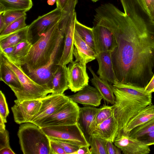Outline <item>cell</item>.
Instances as JSON below:
<instances>
[{
  "mask_svg": "<svg viewBox=\"0 0 154 154\" xmlns=\"http://www.w3.org/2000/svg\"><path fill=\"white\" fill-rule=\"evenodd\" d=\"M32 45V43L29 40L19 43L14 46L13 53L9 57L16 64L22 66H24L26 58Z\"/></svg>",
  "mask_w": 154,
  "mask_h": 154,
  "instance_id": "obj_26",
  "label": "cell"
},
{
  "mask_svg": "<svg viewBox=\"0 0 154 154\" xmlns=\"http://www.w3.org/2000/svg\"><path fill=\"white\" fill-rule=\"evenodd\" d=\"M152 19L153 20V19L154 18V12H153V17H152Z\"/></svg>",
  "mask_w": 154,
  "mask_h": 154,
  "instance_id": "obj_50",
  "label": "cell"
},
{
  "mask_svg": "<svg viewBox=\"0 0 154 154\" xmlns=\"http://www.w3.org/2000/svg\"><path fill=\"white\" fill-rule=\"evenodd\" d=\"M7 26L3 19L2 13H0V33H1Z\"/></svg>",
  "mask_w": 154,
  "mask_h": 154,
  "instance_id": "obj_46",
  "label": "cell"
},
{
  "mask_svg": "<svg viewBox=\"0 0 154 154\" xmlns=\"http://www.w3.org/2000/svg\"><path fill=\"white\" fill-rule=\"evenodd\" d=\"M139 0L143 7L152 18L154 11V0Z\"/></svg>",
  "mask_w": 154,
  "mask_h": 154,
  "instance_id": "obj_39",
  "label": "cell"
},
{
  "mask_svg": "<svg viewBox=\"0 0 154 154\" xmlns=\"http://www.w3.org/2000/svg\"><path fill=\"white\" fill-rule=\"evenodd\" d=\"M59 21L51 26L38 39L32 44L22 67L25 72L39 69L49 60L57 38L61 30Z\"/></svg>",
  "mask_w": 154,
  "mask_h": 154,
  "instance_id": "obj_3",
  "label": "cell"
},
{
  "mask_svg": "<svg viewBox=\"0 0 154 154\" xmlns=\"http://www.w3.org/2000/svg\"><path fill=\"white\" fill-rule=\"evenodd\" d=\"M94 20L109 29L116 38L111 56L117 81L145 88L154 74V28L136 26L110 3L98 8Z\"/></svg>",
  "mask_w": 154,
  "mask_h": 154,
  "instance_id": "obj_1",
  "label": "cell"
},
{
  "mask_svg": "<svg viewBox=\"0 0 154 154\" xmlns=\"http://www.w3.org/2000/svg\"><path fill=\"white\" fill-rule=\"evenodd\" d=\"M74 46L73 55L75 60L87 63L96 59V52L80 37L75 30L74 34Z\"/></svg>",
  "mask_w": 154,
  "mask_h": 154,
  "instance_id": "obj_19",
  "label": "cell"
},
{
  "mask_svg": "<svg viewBox=\"0 0 154 154\" xmlns=\"http://www.w3.org/2000/svg\"><path fill=\"white\" fill-rule=\"evenodd\" d=\"M49 138L50 147L52 154H67L57 143L51 139Z\"/></svg>",
  "mask_w": 154,
  "mask_h": 154,
  "instance_id": "obj_38",
  "label": "cell"
},
{
  "mask_svg": "<svg viewBox=\"0 0 154 154\" xmlns=\"http://www.w3.org/2000/svg\"><path fill=\"white\" fill-rule=\"evenodd\" d=\"M9 114V111L5 97L1 91H0V117L5 123L7 122L6 118Z\"/></svg>",
  "mask_w": 154,
  "mask_h": 154,
  "instance_id": "obj_35",
  "label": "cell"
},
{
  "mask_svg": "<svg viewBox=\"0 0 154 154\" xmlns=\"http://www.w3.org/2000/svg\"><path fill=\"white\" fill-rule=\"evenodd\" d=\"M76 19V13L75 11L65 30L63 51L58 65H66L73 61L74 34Z\"/></svg>",
  "mask_w": 154,
  "mask_h": 154,
  "instance_id": "obj_15",
  "label": "cell"
},
{
  "mask_svg": "<svg viewBox=\"0 0 154 154\" xmlns=\"http://www.w3.org/2000/svg\"><path fill=\"white\" fill-rule=\"evenodd\" d=\"M50 138L57 143L62 147L67 154H73L80 147L63 140Z\"/></svg>",
  "mask_w": 154,
  "mask_h": 154,
  "instance_id": "obj_34",
  "label": "cell"
},
{
  "mask_svg": "<svg viewBox=\"0 0 154 154\" xmlns=\"http://www.w3.org/2000/svg\"><path fill=\"white\" fill-rule=\"evenodd\" d=\"M67 72L69 89L75 93L88 85L86 64L75 60L69 63Z\"/></svg>",
  "mask_w": 154,
  "mask_h": 154,
  "instance_id": "obj_12",
  "label": "cell"
},
{
  "mask_svg": "<svg viewBox=\"0 0 154 154\" xmlns=\"http://www.w3.org/2000/svg\"><path fill=\"white\" fill-rule=\"evenodd\" d=\"M111 140H106V147L107 154H120L121 150L115 145Z\"/></svg>",
  "mask_w": 154,
  "mask_h": 154,
  "instance_id": "obj_40",
  "label": "cell"
},
{
  "mask_svg": "<svg viewBox=\"0 0 154 154\" xmlns=\"http://www.w3.org/2000/svg\"><path fill=\"white\" fill-rule=\"evenodd\" d=\"M99 108L86 106L80 108L78 123L88 140L95 129V119Z\"/></svg>",
  "mask_w": 154,
  "mask_h": 154,
  "instance_id": "obj_16",
  "label": "cell"
},
{
  "mask_svg": "<svg viewBox=\"0 0 154 154\" xmlns=\"http://www.w3.org/2000/svg\"><path fill=\"white\" fill-rule=\"evenodd\" d=\"M5 123L2 119L0 117V132L6 130Z\"/></svg>",
  "mask_w": 154,
  "mask_h": 154,
  "instance_id": "obj_47",
  "label": "cell"
},
{
  "mask_svg": "<svg viewBox=\"0 0 154 154\" xmlns=\"http://www.w3.org/2000/svg\"><path fill=\"white\" fill-rule=\"evenodd\" d=\"M113 143L124 154H148L151 151L149 146L123 134L117 136Z\"/></svg>",
  "mask_w": 154,
  "mask_h": 154,
  "instance_id": "obj_13",
  "label": "cell"
},
{
  "mask_svg": "<svg viewBox=\"0 0 154 154\" xmlns=\"http://www.w3.org/2000/svg\"><path fill=\"white\" fill-rule=\"evenodd\" d=\"M10 147L8 131L5 130L3 131L0 132V149Z\"/></svg>",
  "mask_w": 154,
  "mask_h": 154,
  "instance_id": "obj_37",
  "label": "cell"
},
{
  "mask_svg": "<svg viewBox=\"0 0 154 154\" xmlns=\"http://www.w3.org/2000/svg\"><path fill=\"white\" fill-rule=\"evenodd\" d=\"M99 65L97 72L99 77L113 84L117 81L113 69L111 52H102L96 57Z\"/></svg>",
  "mask_w": 154,
  "mask_h": 154,
  "instance_id": "obj_18",
  "label": "cell"
},
{
  "mask_svg": "<svg viewBox=\"0 0 154 154\" xmlns=\"http://www.w3.org/2000/svg\"><path fill=\"white\" fill-rule=\"evenodd\" d=\"M26 12L24 10H14L5 11L2 14L4 22L7 26L19 18L26 16Z\"/></svg>",
  "mask_w": 154,
  "mask_h": 154,
  "instance_id": "obj_33",
  "label": "cell"
},
{
  "mask_svg": "<svg viewBox=\"0 0 154 154\" xmlns=\"http://www.w3.org/2000/svg\"><path fill=\"white\" fill-rule=\"evenodd\" d=\"M29 25L0 39V50L10 46H14L19 43L29 40Z\"/></svg>",
  "mask_w": 154,
  "mask_h": 154,
  "instance_id": "obj_25",
  "label": "cell"
},
{
  "mask_svg": "<svg viewBox=\"0 0 154 154\" xmlns=\"http://www.w3.org/2000/svg\"><path fill=\"white\" fill-rule=\"evenodd\" d=\"M145 90L149 93L154 92V74L147 86Z\"/></svg>",
  "mask_w": 154,
  "mask_h": 154,
  "instance_id": "obj_42",
  "label": "cell"
},
{
  "mask_svg": "<svg viewBox=\"0 0 154 154\" xmlns=\"http://www.w3.org/2000/svg\"><path fill=\"white\" fill-rule=\"evenodd\" d=\"M0 154H15V153L10 147H5L0 149Z\"/></svg>",
  "mask_w": 154,
  "mask_h": 154,
  "instance_id": "obj_45",
  "label": "cell"
},
{
  "mask_svg": "<svg viewBox=\"0 0 154 154\" xmlns=\"http://www.w3.org/2000/svg\"><path fill=\"white\" fill-rule=\"evenodd\" d=\"M88 69L93 76L91 82L102 95L103 99L108 103L114 104L116 101V97L113 91V85L107 81L98 76L91 66H88Z\"/></svg>",
  "mask_w": 154,
  "mask_h": 154,
  "instance_id": "obj_22",
  "label": "cell"
},
{
  "mask_svg": "<svg viewBox=\"0 0 154 154\" xmlns=\"http://www.w3.org/2000/svg\"><path fill=\"white\" fill-rule=\"evenodd\" d=\"M15 104L11 108L14 120L17 124L29 122L38 112L42 102L41 99L14 101Z\"/></svg>",
  "mask_w": 154,
  "mask_h": 154,
  "instance_id": "obj_11",
  "label": "cell"
},
{
  "mask_svg": "<svg viewBox=\"0 0 154 154\" xmlns=\"http://www.w3.org/2000/svg\"><path fill=\"white\" fill-rule=\"evenodd\" d=\"M75 30L82 38L96 52L97 50L94 39L93 28L88 27L76 20Z\"/></svg>",
  "mask_w": 154,
  "mask_h": 154,
  "instance_id": "obj_28",
  "label": "cell"
},
{
  "mask_svg": "<svg viewBox=\"0 0 154 154\" xmlns=\"http://www.w3.org/2000/svg\"><path fill=\"white\" fill-rule=\"evenodd\" d=\"M90 146H83L79 147L78 149L73 154H91Z\"/></svg>",
  "mask_w": 154,
  "mask_h": 154,
  "instance_id": "obj_41",
  "label": "cell"
},
{
  "mask_svg": "<svg viewBox=\"0 0 154 154\" xmlns=\"http://www.w3.org/2000/svg\"><path fill=\"white\" fill-rule=\"evenodd\" d=\"M137 138L149 146L154 145V131L146 133Z\"/></svg>",
  "mask_w": 154,
  "mask_h": 154,
  "instance_id": "obj_36",
  "label": "cell"
},
{
  "mask_svg": "<svg viewBox=\"0 0 154 154\" xmlns=\"http://www.w3.org/2000/svg\"><path fill=\"white\" fill-rule=\"evenodd\" d=\"M88 141L91 146V154H107L106 147V140L92 135Z\"/></svg>",
  "mask_w": 154,
  "mask_h": 154,
  "instance_id": "obj_29",
  "label": "cell"
},
{
  "mask_svg": "<svg viewBox=\"0 0 154 154\" xmlns=\"http://www.w3.org/2000/svg\"><path fill=\"white\" fill-rule=\"evenodd\" d=\"M47 87L53 94H63L69 89L66 65H59L48 82Z\"/></svg>",
  "mask_w": 154,
  "mask_h": 154,
  "instance_id": "obj_20",
  "label": "cell"
},
{
  "mask_svg": "<svg viewBox=\"0 0 154 154\" xmlns=\"http://www.w3.org/2000/svg\"><path fill=\"white\" fill-rule=\"evenodd\" d=\"M56 2V0H48L47 3L48 5H52L54 4Z\"/></svg>",
  "mask_w": 154,
  "mask_h": 154,
  "instance_id": "obj_48",
  "label": "cell"
},
{
  "mask_svg": "<svg viewBox=\"0 0 154 154\" xmlns=\"http://www.w3.org/2000/svg\"><path fill=\"white\" fill-rule=\"evenodd\" d=\"M113 114L112 106L103 105L99 108L96 115L95 121L97 125L109 118Z\"/></svg>",
  "mask_w": 154,
  "mask_h": 154,
  "instance_id": "obj_32",
  "label": "cell"
},
{
  "mask_svg": "<svg viewBox=\"0 0 154 154\" xmlns=\"http://www.w3.org/2000/svg\"><path fill=\"white\" fill-rule=\"evenodd\" d=\"M57 7L59 8L61 10L66 5L69 0H56Z\"/></svg>",
  "mask_w": 154,
  "mask_h": 154,
  "instance_id": "obj_44",
  "label": "cell"
},
{
  "mask_svg": "<svg viewBox=\"0 0 154 154\" xmlns=\"http://www.w3.org/2000/svg\"><path fill=\"white\" fill-rule=\"evenodd\" d=\"M79 109L77 103L69 99L58 111L47 117L38 126L42 128L76 124L78 122Z\"/></svg>",
  "mask_w": 154,
  "mask_h": 154,
  "instance_id": "obj_8",
  "label": "cell"
},
{
  "mask_svg": "<svg viewBox=\"0 0 154 154\" xmlns=\"http://www.w3.org/2000/svg\"><path fill=\"white\" fill-rule=\"evenodd\" d=\"M41 128L49 138L63 140L80 146H90L78 123L73 125L48 126Z\"/></svg>",
  "mask_w": 154,
  "mask_h": 154,
  "instance_id": "obj_7",
  "label": "cell"
},
{
  "mask_svg": "<svg viewBox=\"0 0 154 154\" xmlns=\"http://www.w3.org/2000/svg\"><path fill=\"white\" fill-rule=\"evenodd\" d=\"M116 101L112 105L113 114L119 126L120 135L130 120L147 106L152 103V93L145 88L120 83L113 84Z\"/></svg>",
  "mask_w": 154,
  "mask_h": 154,
  "instance_id": "obj_2",
  "label": "cell"
},
{
  "mask_svg": "<svg viewBox=\"0 0 154 154\" xmlns=\"http://www.w3.org/2000/svg\"><path fill=\"white\" fill-rule=\"evenodd\" d=\"M92 28L97 54L102 52H112L116 46L112 32L106 27L97 24H94Z\"/></svg>",
  "mask_w": 154,
  "mask_h": 154,
  "instance_id": "obj_14",
  "label": "cell"
},
{
  "mask_svg": "<svg viewBox=\"0 0 154 154\" xmlns=\"http://www.w3.org/2000/svg\"><path fill=\"white\" fill-rule=\"evenodd\" d=\"M0 80L8 85L15 95L22 91V87L14 72L0 57Z\"/></svg>",
  "mask_w": 154,
  "mask_h": 154,
  "instance_id": "obj_24",
  "label": "cell"
},
{
  "mask_svg": "<svg viewBox=\"0 0 154 154\" xmlns=\"http://www.w3.org/2000/svg\"><path fill=\"white\" fill-rule=\"evenodd\" d=\"M119 130L118 123L113 114L109 118L97 125L92 135L113 143L118 136Z\"/></svg>",
  "mask_w": 154,
  "mask_h": 154,
  "instance_id": "obj_21",
  "label": "cell"
},
{
  "mask_svg": "<svg viewBox=\"0 0 154 154\" xmlns=\"http://www.w3.org/2000/svg\"><path fill=\"white\" fill-rule=\"evenodd\" d=\"M65 31L61 30L47 63L39 69L26 73L36 83L48 89V82L59 66L63 51Z\"/></svg>",
  "mask_w": 154,
  "mask_h": 154,
  "instance_id": "obj_6",
  "label": "cell"
},
{
  "mask_svg": "<svg viewBox=\"0 0 154 154\" xmlns=\"http://www.w3.org/2000/svg\"><path fill=\"white\" fill-rule=\"evenodd\" d=\"M42 103L40 109L31 120L29 122L37 125L45 119L58 111L69 98L64 94H51L41 99Z\"/></svg>",
  "mask_w": 154,
  "mask_h": 154,
  "instance_id": "obj_9",
  "label": "cell"
},
{
  "mask_svg": "<svg viewBox=\"0 0 154 154\" xmlns=\"http://www.w3.org/2000/svg\"><path fill=\"white\" fill-rule=\"evenodd\" d=\"M24 154H52L49 139L41 128L31 122L22 124L17 133Z\"/></svg>",
  "mask_w": 154,
  "mask_h": 154,
  "instance_id": "obj_4",
  "label": "cell"
},
{
  "mask_svg": "<svg viewBox=\"0 0 154 154\" xmlns=\"http://www.w3.org/2000/svg\"><path fill=\"white\" fill-rule=\"evenodd\" d=\"M61 13V10L57 7L50 12L38 16L29 25V39L32 44L51 26L59 20Z\"/></svg>",
  "mask_w": 154,
  "mask_h": 154,
  "instance_id": "obj_10",
  "label": "cell"
},
{
  "mask_svg": "<svg viewBox=\"0 0 154 154\" xmlns=\"http://www.w3.org/2000/svg\"><path fill=\"white\" fill-rule=\"evenodd\" d=\"M32 6V0H0V13L14 10L27 12Z\"/></svg>",
  "mask_w": 154,
  "mask_h": 154,
  "instance_id": "obj_27",
  "label": "cell"
},
{
  "mask_svg": "<svg viewBox=\"0 0 154 154\" xmlns=\"http://www.w3.org/2000/svg\"><path fill=\"white\" fill-rule=\"evenodd\" d=\"M26 16H23L7 26L0 33V39L26 27L27 26L26 23Z\"/></svg>",
  "mask_w": 154,
  "mask_h": 154,
  "instance_id": "obj_30",
  "label": "cell"
},
{
  "mask_svg": "<svg viewBox=\"0 0 154 154\" xmlns=\"http://www.w3.org/2000/svg\"><path fill=\"white\" fill-rule=\"evenodd\" d=\"M0 57L14 72L20 81L22 90L15 95L19 101L41 99L51 93V91L32 80L25 73L21 66L14 63L8 56L0 52Z\"/></svg>",
  "mask_w": 154,
  "mask_h": 154,
  "instance_id": "obj_5",
  "label": "cell"
},
{
  "mask_svg": "<svg viewBox=\"0 0 154 154\" xmlns=\"http://www.w3.org/2000/svg\"><path fill=\"white\" fill-rule=\"evenodd\" d=\"M154 131V118L131 130L128 134L137 138L146 133Z\"/></svg>",
  "mask_w": 154,
  "mask_h": 154,
  "instance_id": "obj_31",
  "label": "cell"
},
{
  "mask_svg": "<svg viewBox=\"0 0 154 154\" xmlns=\"http://www.w3.org/2000/svg\"><path fill=\"white\" fill-rule=\"evenodd\" d=\"M153 20L154 21V18L153 19Z\"/></svg>",
  "mask_w": 154,
  "mask_h": 154,
  "instance_id": "obj_51",
  "label": "cell"
},
{
  "mask_svg": "<svg viewBox=\"0 0 154 154\" xmlns=\"http://www.w3.org/2000/svg\"><path fill=\"white\" fill-rule=\"evenodd\" d=\"M72 101L84 106H98L103 98L95 88L88 85L78 91L76 94L68 96Z\"/></svg>",
  "mask_w": 154,
  "mask_h": 154,
  "instance_id": "obj_17",
  "label": "cell"
},
{
  "mask_svg": "<svg viewBox=\"0 0 154 154\" xmlns=\"http://www.w3.org/2000/svg\"><path fill=\"white\" fill-rule=\"evenodd\" d=\"M91 0L93 2H96L97 1H99V0Z\"/></svg>",
  "mask_w": 154,
  "mask_h": 154,
  "instance_id": "obj_49",
  "label": "cell"
},
{
  "mask_svg": "<svg viewBox=\"0 0 154 154\" xmlns=\"http://www.w3.org/2000/svg\"><path fill=\"white\" fill-rule=\"evenodd\" d=\"M153 118L154 105L151 103L143 109L132 118L123 129L121 134L128 135L135 128Z\"/></svg>",
  "mask_w": 154,
  "mask_h": 154,
  "instance_id": "obj_23",
  "label": "cell"
},
{
  "mask_svg": "<svg viewBox=\"0 0 154 154\" xmlns=\"http://www.w3.org/2000/svg\"><path fill=\"white\" fill-rule=\"evenodd\" d=\"M14 46H12L7 47L2 50H0V52L6 55L8 57H10L13 51Z\"/></svg>",
  "mask_w": 154,
  "mask_h": 154,
  "instance_id": "obj_43",
  "label": "cell"
}]
</instances>
